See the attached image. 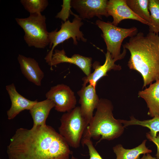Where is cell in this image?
I'll return each mask as SVG.
<instances>
[{"label": "cell", "mask_w": 159, "mask_h": 159, "mask_svg": "<svg viewBox=\"0 0 159 159\" xmlns=\"http://www.w3.org/2000/svg\"><path fill=\"white\" fill-rule=\"evenodd\" d=\"M11 102V106L7 112L8 119H14L21 112L29 110L38 101H32L24 97L17 91L13 83L6 86Z\"/></svg>", "instance_id": "14"}, {"label": "cell", "mask_w": 159, "mask_h": 159, "mask_svg": "<svg viewBox=\"0 0 159 159\" xmlns=\"http://www.w3.org/2000/svg\"><path fill=\"white\" fill-rule=\"evenodd\" d=\"M15 20L24 31V39L28 46L44 49L49 44L44 15L41 13L30 14L28 17L16 18Z\"/></svg>", "instance_id": "4"}, {"label": "cell", "mask_w": 159, "mask_h": 159, "mask_svg": "<svg viewBox=\"0 0 159 159\" xmlns=\"http://www.w3.org/2000/svg\"><path fill=\"white\" fill-rule=\"evenodd\" d=\"M130 56L128 66L142 75L143 88L159 79V36L149 32L146 36L141 32L131 37L123 45Z\"/></svg>", "instance_id": "2"}, {"label": "cell", "mask_w": 159, "mask_h": 159, "mask_svg": "<svg viewBox=\"0 0 159 159\" xmlns=\"http://www.w3.org/2000/svg\"><path fill=\"white\" fill-rule=\"evenodd\" d=\"M72 14L74 16L72 22L68 20L64 23L62 22L61 29L59 31H57L56 29L49 32V48L51 49L44 58L48 64L51 62L54 49L59 44L71 38L73 39L74 44L76 45L78 43L77 40H81L84 42L87 41V39L84 37L83 34L80 30V27L83 24L82 19L79 16L73 13Z\"/></svg>", "instance_id": "6"}, {"label": "cell", "mask_w": 159, "mask_h": 159, "mask_svg": "<svg viewBox=\"0 0 159 159\" xmlns=\"http://www.w3.org/2000/svg\"><path fill=\"white\" fill-rule=\"evenodd\" d=\"M107 10L109 16L113 18L112 22L117 26L122 20L127 19L135 20L148 25L145 21L138 16L127 6L126 0H110L107 3Z\"/></svg>", "instance_id": "11"}, {"label": "cell", "mask_w": 159, "mask_h": 159, "mask_svg": "<svg viewBox=\"0 0 159 159\" xmlns=\"http://www.w3.org/2000/svg\"><path fill=\"white\" fill-rule=\"evenodd\" d=\"M54 106L53 102L48 99L36 102L29 110L33 120V127L46 125V120Z\"/></svg>", "instance_id": "17"}, {"label": "cell", "mask_w": 159, "mask_h": 159, "mask_svg": "<svg viewBox=\"0 0 159 159\" xmlns=\"http://www.w3.org/2000/svg\"><path fill=\"white\" fill-rule=\"evenodd\" d=\"M147 138L150 141L153 142L156 145L157 147V152L156 155V158L157 159H159V135L156 137H154L152 136L149 133L146 134Z\"/></svg>", "instance_id": "25"}, {"label": "cell", "mask_w": 159, "mask_h": 159, "mask_svg": "<svg viewBox=\"0 0 159 159\" xmlns=\"http://www.w3.org/2000/svg\"><path fill=\"white\" fill-rule=\"evenodd\" d=\"M113 106L109 100L101 98L96 108L95 114L90 121L82 138H92L99 140H110L120 136L124 127L119 120L113 117Z\"/></svg>", "instance_id": "3"}, {"label": "cell", "mask_w": 159, "mask_h": 159, "mask_svg": "<svg viewBox=\"0 0 159 159\" xmlns=\"http://www.w3.org/2000/svg\"><path fill=\"white\" fill-rule=\"evenodd\" d=\"M60 121L59 133L69 146L75 148L79 147L89 124L82 114L80 107H76L70 111L63 114Z\"/></svg>", "instance_id": "5"}, {"label": "cell", "mask_w": 159, "mask_h": 159, "mask_svg": "<svg viewBox=\"0 0 159 159\" xmlns=\"http://www.w3.org/2000/svg\"><path fill=\"white\" fill-rule=\"evenodd\" d=\"M17 59L22 73L30 82L38 86H41L44 74L38 63L34 58L19 54Z\"/></svg>", "instance_id": "15"}, {"label": "cell", "mask_w": 159, "mask_h": 159, "mask_svg": "<svg viewBox=\"0 0 159 159\" xmlns=\"http://www.w3.org/2000/svg\"><path fill=\"white\" fill-rule=\"evenodd\" d=\"M140 159H157L153 157L149 153H147L146 155L144 154L143 157Z\"/></svg>", "instance_id": "26"}, {"label": "cell", "mask_w": 159, "mask_h": 159, "mask_svg": "<svg viewBox=\"0 0 159 159\" xmlns=\"http://www.w3.org/2000/svg\"><path fill=\"white\" fill-rule=\"evenodd\" d=\"M138 95L147 103L148 115L153 117L159 116V79L150 85L148 88L139 91Z\"/></svg>", "instance_id": "16"}, {"label": "cell", "mask_w": 159, "mask_h": 159, "mask_svg": "<svg viewBox=\"0 0 159 159\" xmlns=\"http://www.w3.org/2000/svg\"><path fill=\"white\" fill-rule=\"evenodd\" d=\"M91 139L82 138L81 142L83 146L86 145L87 147L90 156L89 159H103L94 146Z\"/></svg>", "instance_id": "23"}, {"label": "cell", "mask_w": 159, "mask_h": 159, "mask_svg": "<svg viewBox=\"0 0 159 159\" xmlns=\"http://www.w3.org/2000/svg\"><path fill=\"white\" fill-rule=\"evenodd\" d=\"M80 97L79 103L82 115L89 124L92 118L93 112L96 109L100 99L96 93V88L91 85L82 86L77 92Z\"/></svg>", "instance_id": "12"}, {"label": "cell", "mask_w": 159, "mask_h": 159, "mask_svg": "<svg viewBox=\"0 0 159 159\" xmlns=\"http://www.w3.org/2000/svg\"><path fill=\"white\" fill-rule=\"evenodd\" d=\"M146 141L147 140H144L140 145L130 149L124 148L121 144L116 145L113 148L116 159H140L141 154L152 152V150L146 146Z\"/></svg>", "instance_id": "18"}, {"label": "cell", "mask_w": 159, "mask_h": 159, "mask_svg": "<svg viewBox=\"0 0 159 159\" xmlns=\"http://www.w3.org/2000/svg\"><path fill=\"white\" fill-rule=\"evenodd\" d=\"M71 0L63 1L62 8L61 11L58 13L56 15V18L61 19L64 22L66 21L68 19L69 14L72 12L70 10L71 2Z\"/></svg>", "instance_id": "24"}, {"label": "cell", "mask_w": 159, "mask_h": 159, "mask_svg": "<svg viewBox=\"0 0 159 159\" xmlns=\"http://www.w3.org/2000/svg\"><path fill=\"white\" fill-rule=\"evenodd\" d=\"M92 58L85 57L79 54H75L71 57H69L66 54L64 49H55L53 54L51 62L49 65L51 66H56L62 63H68L74 64L80 68L87 76L91 73L92 65Z\"/></svg>", "instance_id": "13"}, {"label": "cell", "mask_w": 159, "mask_h": 159, "mask_svg": "<svg viewBox=\"0 0 159 159\" xmlns=\"http://www.w3.org/2000/svg\"><path fill=\"white\" fill-rule=\"evenodd\" d=\"M108 0H73L71 6L78 12L82 19H90L96 16L102 19V16H109L107 10Z\"/></svg>", "instance_id": "9"}, {"label": "cell", "mask_w": 159, "mask_h": 159, "mask_svg": "<svg viewBox=\"0 0 159 159\" xmlns=\"http://www.w3.org/2000/svg\"><path fill=\"white\" fill-rule=\"evenodd\" d=\"M119 120L124 127L134 125L147 127L150 130L149 133L154 137H156L157 133L159 132V116L154 117L151 119L143 121L137 120L132 116L130 117L129 120Z\"/></svg>", "instance_id": "19"}, {"label": "cell", "mask_w": 159, "mask_h": 159, "mask_svg": "<svg viewBox=\"0 0 159 159\" xmlns=\"http://www.w3.org/2000/svg\"><path fill=\"white\" fill-rule=\"evenodd\" d=\"M148 8L150 13L149 32H159V0H149Z\"/></svg>", "instance_id": "21"}, {"label": "cell", "mask_w": 159, "mask_h": 159, "mask_svg": "<svg viewBox=\"0 0 159 159\" xmlns=\"http://www.w3.org/2000/svg\"><path fill=\"white\" fill-rule=\"evenodd\" d=\"M126 53V49L123 47L122 55L120 57L113 58L110 53L108 51L105 54V60L104 63L100 65L99 62L95 61L92 65L94 71L88 76L83 77L82 86H86L88 83L96 88L97 82L102 77L107 76V73L111 70H120L121 66L115 64L116 61L123 58Z\"/></svg>", "instance_id": "10"}, {"label": "cell", "mask_w": 159, "mask_h": 159, "mask_svg": "<svg viewBox=\"0 0 159 159\" xmlns=\"http://www.w3.org/2000/svg\"><path fill=\"white\" fill-rule=\"evenodd\" d=\"M9 159H69V146L51 126L17 129L7 146Z\"/></svg>", "instance_id": "1"}, {"label": "cell", "mask_w": 159, "mask_h": 159, "mask_svg": "<svg viewBox=\"0 0 159 159\" xmlns=\"http://www.w3.org/2000/svg\"><path fill=\"white\" fill-rule=\"evenodd\" d=\"M149 0H126L127 6L138 16L146 21L149 25L150 14L148 8Z\"/></svg>", "instance_id": "20"}, {"label": "cell", "mask_w": 159, "mask_h": 159, "mask_svg": "<svg viewBox=\"0 0 159 159\" xmlns=\"http://www.w3.org/2000/svg\"><path fill=\"white\" fill-rule=\"evenodd\" d=\"M20 2L30 14L41 13L49 4L47 0H21Z\"/></svg>", "instance_id": "22"}, {"label": "cell", "mask_w": 159, "mask_h": 159, "mask_svg": "<svg viewBox=\"0 0 159 159\" xmlns=\"http://www.w3.org/2000/svg\"><path fill=\"white\" fill-rule=\"evenodd\" d=\"M96 24L102 31L101 36L106 43L107 51L113 59L121 55L120 49L123 40L128 37H133L138 33V29L135 27L122 28L114 25L109 21L105 22L100 20H97Z\"/></svg>", "instance_id": "7"}, {"label": "cell", "mask_w": 159, "mask_h": 159, "mask_svg": "<svg viewBox=\"0 0 159 159\" xmlns=\"http://www.w3.org/2000/svg\"><path fill=\"white\" fill-rule=\"evenodd\" d=\"M45 96L53 102L55 110L58 112H68L76 107L77 100L74 92L63 84L51 87Z\"/></svg>", "instance_id": "8"}]
</instances>
